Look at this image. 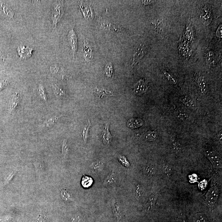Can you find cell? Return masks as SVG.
<instances>
[{
  "mask_svg": "<svg viewBox=\"0 0 222 222\" xmlns=\"http://www.w3.org/2000/svg\"><path fill=\"white\" fill-rule=\"evenodd\" d=\"M180 101L187 107L191 108V107L195 106L193 100L188 96H183V97L181 98Z\"/></svg>",
  "mask_w": 222,
  "mask_h": 222,
  "instance_id": "83f0119b",
  "label": "cell"
},
{
  "mask_svg": "<svg viewBox=\"0 0 222 222\" xmlns=\"http://www.w3.org/2000/svg\"><path fill=\"white\" fill-rule=\"evenodd\" d=\"M79 220V218L76 217H73L72 218V222H79V220Z\"/></svg>",
  "mask_w": 222,
  "mask_h": 222,
  "instance_id": "bcb514c9",
  "label": "cell"
},
{
  "mask_svg": "<svg viewBox=\"0 0 222 222\" xmlns=\"http://www.w3.org/2000/svg\"><path fill=\"white\" fill-rule=\"evenodd\" d=\"M156 1H142L141 3L144 6H149L154 3Z\"/></svg>",
  "mask_w": 222,
  "mask_h": 222,
  "instance_id": "ee69618b",
  "label": "cell"
},
{
  "mask_svg": "<svg viewBox=\"0 0 222 222\" xmlns=\"http://www.w3.org/2000/svg\"><path fill=\"white\" fill-rule=\"evenodd\" d=\"M3 59V55H2V52H1V51H0V60H2Z\"/></svg>",
  "mask_w": 222,
  "mask_h": 222,
  "instance_id": "7dc6e473",
  "label": "cell"
},
{
  "mask_svg": "<svg viewBox=\"0 0 222 222\" xmlns=\"http://www.w3.org/2000/svg\"><path fill=\"white\" fill-rule=\"evenodd\" d=\"M104 72L108 77H112L113 74V67L112 62L107 63L104 69Z\"/></svg>",
  "mask_w": 222,
  "mask_h": 222,
  "instance_id": "d4e9b609",
  "label": "cell"
},
{
  "mask_svg": "<svg viewBox=\"0 0 222 222\" xmlns=\"http://www.w3.org/2000/svg\"><path fill=\"white\" fill-rule=\"evenodd\" d=\"M104 164L101 162H94L91 165V168L92 170L96 172H99L102 170Z\"/></svg>",
  "mask_w": 222,
  "mask_h": 222,
  "instance_id": "603a6c76",
  "label": "cell"
},
{
  "mask_svg": "<svg viewBox=\"0 0 222 222\" xmlns=\"http://www.w3.org/2000/svg\"><path fill=\"white\" fill-rule=\"evenodd\" d=\"M143 124L144 121L142 119L135 118L130 119L127 122L128 126L132 129H135L142 126Z\"/></svg>",
  "mask_w": 222,
  "mask_h": 222,
  "instance_id": "5bb4252c",
  "label": "cell"
},
{
  "mask_svg": "<svg viewBox=\"0 0 222 222\" xmlns=\"http://www.w3.org/2000/svg\"><path fill=\"white\" fill-rule=\"evenodd\" d=\"M52 88L53 91L56 95L57 96H61L64 95L65 92L59 88L55 83L52 84Z\"/></svg>",
  "mask_w": 222,
  "mask_h": 222,
  "instance_id": "836d02e7",
  "label": "cell"
},
{
  "mask_svg": "<svg viewBox=\"0 0 222 222\" xmlns=\"http://www.w3.org/2000/svg\"><path fill=\"white\" fill-rule=\"evenodd\" d=\"M69 45L72 51L73 57L75 58L78 47L77 38L76 32L73 29L69 32L68 36Z\"/></svg>",
  "mask_w": 222,
  "mask_h": 222,
  "instance_id": "3957f363",
  "label": "cell"
},
{
  "mask_svg": "<svg viewBox=\"0 0 222 222\" xmlns=\"http://www.w3.org/2000/svg\"><path fill=\"white\" fill-rule=\"evenodd\" d=\"M59 70V67L57 65L51 66L50 67V72L52 73H56L58 72Z\"/></svg>",
  "mask_w": 222,
  "mask_h": 222,
  "instance_id": "60d3db41",
  "label": "cell"
},
{
  "mask_svg": "<svg viewBox=\"0 0 222 222\" xmlns=\"http://www.w3.org/2000/svg\"><path fill=\"white\" fill-rule=\"evenodd\" d=\"M64 14L63 1H56L54 4L51 10V19L54 27L60 22Z\"/></svg>",
  "mask_w": 222,
  "mask_h": 222,
  "instance_id": "6da1fadb",
  "label": "cell"
},
{
  "mask_svg": "<svg viewBox=\"0 0 222 222\" xmlns=\"http://www.w3.org/2000/svg\"><path fill=\"white\" fill-rule=\"evenodd\" d=\"M17 172V170H13L12 172L10 173V174L7 177L6 179L5 180L4 183V185L8 184V183L12 180V179L14 177V176L16 174Z\"/></svg>",
  "mask_w": 222,
  "mask_h": 222,
  "instance_id": "74e56055",
  "label": "cell"
},
{
  "mask_svg": "<svg viewBox=\"0 0 222 222\" xmlns=\"http://www.w3.org/2000/svg\"><path fill=\"white\" fill-rule=\"evenodd\" d=\"M148 87V82L144 79H140L134 86V92L137 95H142L147 92Z\"/></svg>",
  "mask_w": 222,
  "mask_h": 222,
  "instance_id": "8992f818",
  "label": "cell"
},
{
  "mask_svg": "<svg viewBox=\"0 0 222 222\" xmlns=\"http://www.w3.org/2000/svg\"><path fill=\"white\" fill-rule=\"evenodd\" d=\"M195 80L201 92L203 93H205L206 91V83L204 77L199 74H197L195 76Z\"/></svg>",
  "mask_w": 222,
  "mask_h": 222,
  "instance_id": "4fadbf2b",
  "label": "cell"
},
{
  "mask_svg": "<svg viewBox=\"0 0 222 222\" xmlns=\"http://www.w3.org/2000/svg\"><path fill=\"white\" fill-rule=\"evenodd\" d=\"M60 196L62 199L65 201H71L72 199V195L67 190L63 189L61 190L60 193Z\"/></svg>",
  "mask_w": 222,
  "mask_h": 222,
  "instance_id": "484cf974",
  "label": "cell"
},
{
  "mask_svg": "<svg viewBox=\"0 0 222 222\" xmlns=\"http://www.w3.org/2000/svg\"><path fill=\"white\" fill-rule=\"evenodd\" d=\"M162 72H163L166 78L169 81V82H170V83L173 84H177V80L172 75L169 73V72H166V71L165 70L162 69Z\"/></svg>",
  "mask_w": 222,
  "mask_h": 222,
  "instance_id": "d6a6232c",
  "label": "cell"
},
{
  "mask_svg": "<svg viewBox=\"0 0 222 222\" xmlns=\"http://www.w3.org/2000/svg\"><path fill=\"white\" fill-rule=\"evenodd\" d=\"M93 182V179L92 178L84 175L82 178L81 184L84 188H87L92 186Z\"/></svg>",
  "mask_w": 222,
  "mask_h": 222,
  "instance_id": "d6986e66",
  "label": "cell"
},
{
  "mask_svg": "<svg viewBox=\"0 0 222 222\" xmlns=\"http://www.w3.org/2000/svg\"><path fill=\"white\" fill-rule=\"evenodd\" d=\"M200 18L204 24H209L211 22V11L209 8L205 6L204 7L200 12Z\"/></svg>",
  "mask_w": 222,
  "mask_h": 222,
  "instance_id": "8fae6325",
  "label": "cell"
},
{
  "mask_svg": "<svg viewBox=\"0 0 222 222\" xmlns=\"http://www.w3.org/2000/svg\"><path fill=\"white\" fill-rule=\"evenodd\" d=\"M0 13L4 16L10 18H14L15 14L11 8L6 3L1 2H0Z\"/></svg>",
  "mask_w": 222,
  "mask_h": 222,
  "instance_id": "30bf717a",
  "label": "cell"
},
{
  "mask_svg": "<svg viewBox=\"0 0 222 222\" xmlns=\"http://www.w3.org/2000/svg\"><path fill=\"white\" fill-rule=\"evenodd\" d=\"M8 84V82L5 79L0 80V92L6 88Z\"/></svg>",
  "mask_w": 222,
  "mask_h": 222,
  "instance_id": "ab89813d",
  "label": "cell"
},
{
  "mask_svg": "<svg viewBox=\"0 0 222 222\" xmlns=\"http://www.w3.org/2000/svg\"><path fill=\"white\" fill-rule=\"evenodd\" d=\"M158 193L157 192H155L151 195L149 197V201L148 203V210L150 209L154 205L157 198H158Z\"/></svg>",
  "mask_w": 222,
  "mask_h": 222,
  "instance_id": "4316f807",
  "label": "cell"
},
{
  "mask_svg": "<svg viewBox=\"0 0 222 222\" xmlns=\"http://www.w3.org/2000/svg\"><path fill=\"white\" fill-rule=\"evenodd\" d=\"M176 114L177 117L179 119H180L184 120L187 119L188 118V115L182 111L177 112Z\"/></svg>",
  "mask_w": 222,
  "mask_h": 222,
  "instance_id": "f35d334b",
  "label": "cell"
},
{
  "mask_svg": "<svg viewBox=\"0 0 222 222\" xmlns=\"http://www.w3.org/2000/svg\"><path fill=\"white\" fill-rule=\"evenodd\" d=\"M99 25L100 28L104 30H108L114 33H121L123 31L121 28L105 19L100 18Z\"/></svg>",
  "mask_w": 222,
  "mask_h": 222,
  "instance_id": "277c9868",
  "label": "cell"
},
{
  "mask_svg": "<svg viewBox=\"0 0 222 222\" xmlns=\"http://www.w3.org/2000/svg\"><path fill=\"white\" fill-rule=\"evenodd\" d=\"M147 51V47L143 43H139L136 46L133 52V63L132 67L135 66L145 56Z\"/></svg>",
  "mask_w": 222,
  "mask_h": 222,
  "instance_id": "7a4b0ae2",
  "label": "cell"
},
{
  "mask_svg": "<svg viewBox=\"0 0 222 222\" xmlns=\"http://www.w3.org/2000/svg\"><path fill=\"white\" fill-rule=\"evenodd\" d=\"M214 58L215 55L213 51H209L206 55V62L207 64L211 65L212 63H214Z\"/></svg>",
  "mask_w": 222,
  "mask_h": 222,
  "instance_id": "1f68e13d",
  "label": "cell"
},
{
  "mask_svg": "<svg viewBox=\"0 0 222 222\" xmlns=\"http://www.w3.org/2000/svg\"><path fill=\"white\" fill-rule=\"evenodd\" d=\"M112 211H113L114 214L115 219L117 220V222H119L120 219V214L118 204L115 200H113L112 201Z\"/></svg>",
  "mask_w": 222,
  "mask_h": 222,
  "instance_id": "e0dca14e",
  "label": "cell"
},
{
  "mask_svg": "<svg viewBox=\"0 0 222 222\" xmlns=\"http://www.w3.org/2000/svg\"><path fill=\"white\" fill-rule=\"evenodd\" d=\"M193 222H207V221L204 215L202 213H198L194 216Z\"/></svg>",
  "mask_w": 222,
  "mask_h": 222,
  "instance_id": "e575fe53",
  "label": "cell"
},
{
  "mask_svg": "<svg viewBox=\"0 0 222 222\" xmlns=\"http://www.w3.org/2000/svg\"><path fill=\"white\" fill-rule=\"evenodd\" d=\"M61 117V116H59V117L55 116V117L50 118L48 119V120H46V121L43 123V125H42V126L43 127H50L56 122L58 119Z\"/></svg>",
  "mask_w": 222,
  "mask_h": 222,
  "instance_id": "7402d4cb",
  "label": "cell"
},
{
  "mask_svg": "<svg viewBox=\"0 0 222 222\" xmlns=\"http://www.w3.org/2000/svg\"><path fill=\"white\" fill-rule=\"evenodd\" d=\"M94 92L97 93L100 97L103 98L105 96H112L113 93L110 91L107 90L104 88H95Z\"/></svg>",
  "mask_w": 222,
  "mask_h": 222,
  "instance_id": "2e32d148",
  "label": "cell"
},
{
  "mask_svg": "<svg viewBox=\"0 0 222 222\" xmlns=\"http://www.w3.org/2000/svg\"><path fill=\"white\" fill-rule=\"evenodd\" d=\"M84 57L87 61H90L93 58L94 52L92 47L86 40L84 41Z\"/></svg>",
  "mask_w": 222,
  "mask_h": 222,
  "instance_id": "9c48e42d",
  "label": "cell"
},
{
  "mask_svg": "<svg viewBox=\"0 0 222 222\" xmlns=\"http://www.w3.org/2000/svg\"><path fill=\"white\" fill-rule=\"evenodd\" d=\"M119 161L121 162V164L123 165L125 167H129L130 165L129 162L127 158L123 156L120 155L119 156Z\"/></svg>",
  "mask_w": 222,
  "mask_h": 222,
  "instance_id": "8d00e7d4",
  "label": "cell"
},
{
  "mask_svg": "<svg viewBox=\"0 0 222 222\" xmlns=\"http://www.w3.org/2000/svg\"><path fill=\"white\" fill-rule=\"evenodd\" d=\"M222 25H220V26H219V28H218V29L217 30L216 35L218 38H222Z\"/></svg>",
  "mask_w": 222,
  "mask_h": 222,
  "instance_id": "7bdbcfd3",
  "label": "cell"
},
{
  "mask_svg": "<svg viewBox=\"0 0 222 222\" xmlns=\"http://www.w3.org/2000/svg\"><path fill=\"white\" fill-rule=\"evenodd\" d=\"M38 92L40 97L42 100H43L44 101L46 102L47 100V96H46L45 91L44 87L43 85H42V84H40L39 85L38 89Z\"/></svg>",
  "mask_w": 222,
  "mask_h": 222,
  "instance_id": "f1b7e54d",
  "label": "cell"
},
{
  "mask_svg": "<svg viewBox=\"0 0 222 222\" xmlns=\"http://www.w3.org/2000/svg\"><path fill=\"white\" fill-rule=\"evenodd\" d=\"M19 101V94L18 92H16L12 96L8 103L9 112L11 113L18 105Z\"/></svg>",
  "mask_w": 222,
  "mask_h": 222,
  "instance_id": "7c38bea8",
  "label": "cell"
},
{
  "mask_svg": "<svg viewBox=\"0 0 222 222\" xmlns=\"http://www.w3.org/2000/svg\"><path fill=\"white\" fill-rule=\"evenodd\" d=\"M135 194L137 199L140 201L142 200L143 195V189L142 185L137 184L135 188Z\"/></svg>",
  "mask_w": 222,
  "mask_h": 222,
  "instance_id": "f546056e",
  "label": "cell"
},
{
  "mask_svg": "<svg viewBox=\"0 0 222 222\" xmlns=\"http://www.w3.org/2000/svg\"><path fill=\"white\" fill-rule=\"evenodd\" d=\"M91 126V123L89 119L87 120L84 129H83L82 135L83 136V140H84V143H86L87 139L88 137V131L90 127Z\"/></svg>",
  "mask_w": 222,
  "mask_h": 222,
  "instance_id": "44dd1931",
  "label": "cell"
},
{
  "mask_svg": "<svg viewBox=\"0 0 222 222\" xmlns=\"http://www.w3.org/2000/svg\"><path fill=\"white\" fill-rule=\"evenodd\" d=\"M205 154L207 158L211 161L213 166L216 168L221 167L222 162L220 156L213 150L207 149L206 151Z\"/></svg>",
  "mask_w": 222,
  "mask_h": 222,
  "instance_id": "5b68a950",
  "label": "cell"
},
{
  "mask_svg": "<svg viewBox=\"0 0 222 222\" xmlns=\"http://www.w3.org/2000/svg\"><path fill=\"white\" fill-rule=\"evenodd\" d=\"M45 220V216H40L37 220L36 222H44Z\"/></svg>",
  "mask_w": 222,
  "mask_h": 222,
  "instance_id": "f6af8a7d",
  "label": "cell"
},
{
  "mask_svg": "<svg viewBox=\"0 0 222 222\" xmlns=\"http://www.w3.org/2000/svg\"><path fill=\"white\" fill-rule=\"evenodd\" d=\"M109 122L105 123L103 129L102 133L101 134L103 142L107 145H110L112 140V136L109 131Z\"/></svg>",
  "mask_w": 222,
  "mask_h": 222,
  "instance_id": "ba28073f",
  "label": "cell"
},
{
  "mask_svg": "<svg viewBox=\"0 0 222 222\" xmlns=\"http://www.w3.org/2000/svg\"><path fill=\"white\" fill-rule=\"evenodd\" d=\"M157 134L155 131H149L141 136L142 139L148 141H153L156 139Z\"/></svg>",
  "mask_w": 222,
  "mask_h": 222,
  "instance_id": "9a60e30c",
  "label": "cell"
},
{
  "mask_svg": "<svg viewBox=\"0 0 222 222\" xmlns=\"http://www.w3.org/2000/svg\"><path fill=\"white\" fill-rule=\"evenodd\" d=\"M61 150L62 155L65 157L68 154L69 152L68 145L66 142V140H63L62 142Z\"/></svg>",
  "mask_w": 222,
  "mask_h": 222,
  "instance_id": "d590c367",
  "label": "cell"
},
{
  "mask_svg": "<svg viewBox=\"0 0 222 222\" xmlns=\"http://www.w3.org/2000/svg\"><path fill=\"white\" fill-rule=\"evenodd\" d=\"M116 180L115 173L112 172L109 173V175L107 177L104 182V184H110L114 183Z\"/></svg>",
  "mask_w": 222,
  "mask_h": 222,
  "instance_id": "4dcf8cb0",
  "label": "cell"
},
{
  "mask_svg": "<svg viewBox=\"0 0 222 222\" xmlns=\"http://www.w3.org/2000/svg\"><path fill=\"white\" fill-rule=\"evenodd\" d=\"M177 222H188V220L185 215L182 214L178 217Z\"/></svg>",
  "mask_w": 222,
  "mask_h": 222,
  "instance_id": "b9f144b4",
  "label": "cell"
},
{
  "mask_svg": "<svg viewBox=\"0 0 222 222\" xmlns=\"http://www.w3.org/2000/svg\"><path fill=\"white\" fill-rule=\"evenodd\" d=\"M144 173L149 176H152L155 173V169L154 166L148 163L145 165L143 168Z\"/></svg>",
  "mask_w": 222,
  "mask_h": 222,
  "instance_id": "ffe728a7",
  "label": "cell"
},
{
  "mask_svg": "<svg viewBox=\"0 0 222 222\" xmlns=\"http://www.w3.org/2000/svg\"><path fill=\"white\" fill-rule=\"evenodd\" d=\"M219 191L218 188L212 187L210 189L207 195V203L210 206H213L216 203L219 197Z\"/></svg>",
  "mask_w": 222,
  "mask_h": 222,
  "instance_id": "52a82bcc",
  "label": "cell"
},
{
  "mask_svg": "<svg viewBox=\"0 0 222 222\" xmlns=\"http://www.w3.org/2000/svg\"><path fill=\"white\" fill-rule=\"evenodd\" d=\"M34 165L36 174L38 176H41L43 174L44 171L42 164L39 161H36L34 162Z\"/></svg>",
  "mask_w": 222,
  "mask_h": 222,
  "instance_id": "cb8c5ba5",
  "label": "cell"
},
{
  "mask_svg": "<svg viewBox=\"0 0 222 222\" xmlns=\"http://www.w3.org/2000/svg\"><path fill=\"white\" fill-rule=\"evenodd\" d=\"M80 7L83 14H84V18L88 19V14H89L91 18H92V9H91L90 7L88 6H86L85 4L83 3H81L80 5Z\"/></svg>",
  "mask_w": 222,
  "mask_h": 222,
  "instance_id": "ac0fdd59",
  "label": "cell"
}]
</instances>
